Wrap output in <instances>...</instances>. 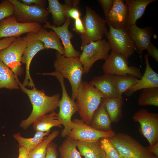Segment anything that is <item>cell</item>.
<instances>
[{
	"mask_svg": "<svg viewBox=\"0 0 158 158\" xmlns=\"http://www.w3.org/2000/svg\"><path fill=\"white\" fill-rule=\"evenodd\" d=\"M20 88L28 96L32 107V111L28 117L23 120L20 126L24 130L27 129L37 118L41 116L54 111L59 107L60 100V95L56 94L49 96L44 91L38 90L34 86L29 89L24 86L17 79Z\"/></svg>",
	"mask_w": 158,
	"mask_h": 158,
	"instance_id": "obj_1",
	"label": "cell"
},
{
	"mask_svg": "<svg viewBox=\"0 0 158 158\" xmlns=\"http://www.w3.org/2000/svg\"><path fill=\"white\" fill-rule=\"evenodd\" d=\"M104 96L94 87L82 81L78 88L75 102L81 119L90 125L92 115Z\"/></svg>",
	"mask_w": 158,
	"mask_h": 158,
	"instance_id": "obj_2",
	"label": "cell"
},
{
	"mask_svg": "<svg viewBox=\"0 0 158 158\" xmlns=\"http://www.w3.org/2000/svg\"><path fill=\"white\" fill-rule=\"evenodd\" d=\"M55 54L56 58L54 63V67L56 71L59 72L64 78L68 80L72 88L71 98L74 101L84 73L83 65L78 57H66L57 51Z\"/></svg>",
	"mask_w": 158,
	"mask_h": 158,
	"instance_id": "obj_3",
	"label": "cell"
},
{
	"mask_svg": "<svg viewBox=\"0 0 158 158\" xmlns=\"http://www.w3.org/2000/svg\"><path fill=\"white\" fill-rule=\"evenodd\" d=\"M36 34L29 32L24 37H18L8 46L0 51V60L17 76L23 73L24 69L21 63L22 57L26 48Z\"/></svg>",
	"mask_w": 158,
	"mask_h": 158,
	"instance_id": "obj_4",
	"label": "cell"
},
{
	"mask_svg": "<svg viewBox=\"0 0 158 158\" xmlns=\"http://www.w3.org/2000/svg\"><path fill=\"white\" fill-rule=\"evenodd\" d=\"M85 9V14L82 19L85 32L80 35L81 51L90 42L102 40L108 31L105 19L89 6Z\"/></svg>",
	"mask_w": 158,
	"mask_h": 158,
	"instance_id": "obj_5",
	"label": "cell"
},
{
	"mask_svg": "<svg viewBox=\"0 0 158 158\" xmlns=\"http://www.w3.org/2000/svg\"><path fill=\"white\" fill-rule=\"evenodd\" d=\"M120 155L133 158H151L147 147L127 133H119L107 138Z\"/></svg>",
	"mask_w": 158,
	"mask_h": 158,
	"instance_id": "obj_6",
	"label": "cell"
},
{
	"mask_svg": "<svg viewBox=\"0 0 158 158\" xmlns=\"http://www.w3.org/2000/svg\"><path fill=\"white\" fill-rule=\"evenodd\" d=\"M10 1L14 6L13 16L18 22L41 24L47 21L50 13L44 7L34 4L26 5L17 0Z\"/></svg>",
	"mask_w": 158,
	"mask_h": 158,
	"instance_id": "obj_7",
	"label": "cell"
},
{
	"mask_svg": "<svg viewBox=\"0 0 158 158\" xmlns=\"http://www.w3.org/2000/svg\"><path fill=\"white\" fill-rule=\"evenodd\" d=\"M110 49L109 44L105 39L92 42L85 46L79 57L83 66L84 73H88L97 61L106 59Z\"/></svg>",
	"mask_w": 158,
	"mask_h": 158,
	"instance_id": "obj_8",
	"label": "cell"
},
{
	"mask_svg": "<svg viewBox=\"0 0 158 158\" xmlns=\"http://www.w3.org/2000/svg\"><path fill=\"white\" fill-rule=\"evenodd\" d=\"M102 68L106 74L119 75L130 74L138 78H140L142 75L140 68L129 66L127 58L112 51L105 60Z\"/></svg>",
	"mask_w": 158,
	"mask_h": 158,
	"instance_id": "obj_9",
	"label": "cell"
},
{
	"mask_svg": "<svg viewBox=\"0 0 158 158\" xmlns=\"http://www.w3.org/2000/svg\"><path fill=\"white\" fill-rule=\"evenodd\" d=\"M133 120L140 124L139 131L152 146L158 142V114L145 109H140L133 115Z\"/></svg>",
	"mask_w": 158,
	"mask_h": 158,
	"instance_id": "obj_10",
	"label": "cell"
},
{
	"mask_svg": "<svg viewBox=\"0 0 158 158\" xmlns=\"http://www.w3.org/2000/svg\"><path fill=\"white\" fill-rule=\"evenodd\" d=\"M109 30L105 34L111 51L120 54L128 59L137 51L135 46L130 38L128 30L109 26Z\"/></svg>",
	"mask_w": 158,
	"mask_h": 158,
	"instance_id": "obj_11",
	"label": "cell"
},
{
	"mask_svg": "<svg viewBox=\"0 0 158 158\" xmlns=\"http://www.w3.org/2000/svg\"><path fill=\"white\" fill-rule=\"evenodd\" d=\"M60 83L62 90V96L59 102V111L57 118L61 124L64 126L61 135L62 137L65 138L67 137L72 129L73 123L71 118L78 111V110L74 101L70 97L67 93L64 81L61 80Z\"/></svg>",
	"mask_w": 158,
	"mask_h": 158,
	"instance_id": "obj_12",
	"label": "cell"
},
{
	"mask_svg": "<svg viewBox=\"0 0 158 158\" xmlns=\"http://www.w3.org/2000/svg\"><path fill=\"white\" fill-rule=\"evenodd\" d=\"M72 121L73 128L67 137L77 140L97 142L102 138L113 136L116 134L113 130L104 132L96 130L86 124L81 119L75 118Z\"/></svg>",
	"mask_w": 158,
	"mask_h": 158,
	"instance_id": "obj_13",
	"label": "cell"
},
{
	"mask_svg": "<svg viewBox=\"0 0 158 158\" xmlns=\"http://www.w3.org/2000/svg\"><path fill=\"white\" fill-rule=\"evenodd\" d=\"M42 27V25L38 23L18 22L13 16L0 21V38L18 37L22 34L31 32L36 33Z\"/></svg>",
	"mask_w": 158,
	"mask_h": 158,
	"instance_id": "obj_14",
	"label": "cell"
},
{
	"mask_svg": "<svg viewBox=\"0 0 158 158\" xmlns=\"http://www.w3.org/2000/svg\"><path fill=\"white\" fill-rule=\"evenodd\" d=\"M71 22V19H66L62 25L56 27L47 21L43 26L44 28H50L54 31L58 35L63 46L64 56L66 57H79L80 53L74 48L71 42L73 34L69 30L68 27Z\"/></svg>",
	"mask_w": 158,
	"mask_h": 158,
	"instance_id": "obj_15",
	"label": "cell"
},
{
	"mask_svg": "<svg viewBox=\"0 0 158 158\" xmlns=\"http://www.w3.org/2000/svg\"><path fill=\"white\" fill-rule=\"evenodd\" d=\"M128 9L123 0H113L112 8L105 20L109 27L120 29L125 28L128 21Z\"/></svg>",
	"mask_w": 158,
	"mask_h": 158,
	"instance_id": "obj_16",
	"label": "cell"
},
{
	"mask_svg": "<svg viewBox=\"0 0 158 158\" xmlns=\"http://www.w3.org/2000/svg\"><path fill=\"white\" fill-rule=\"evenodd\" d=\"M149 56L147 53L144 56L146 64L144 73L136 84L124 93L126 96L130 97L135 92L141 89L149 87H158V74L150 66Z\"/></svg>",
	"mask_w": 158,
	"mask_h": 158,
	"instance_id": "obj_17",
	"label": "cell"
},
{
	"mask_svg": "<svg viewBox=\"0 0 158 158\" xmlns=\"http://www.w3.org/2000/svg\"><path fill=\"white\" fill-rule=\"evenodd\" d=\"M35 36L26 48L21 60V62L26 64L25 76L22 84L25 87L28 86L31 88H33L35 85L30 73V68L31 62L36 54L44 49L43 43L36 39Z\"/></svg>",
	"mask_w": 158,
	"mask_h": 158,
	"instance_id": "obj_18",
	"label": "cell"
},
{
	"mask_svg": "<svg viewBox=\"0 0 158 158\" xmlns=\"http://www.w3.org/2000/svg\"><path fill=\"white\" fill-rule=\"evenodd\" d=\"M128 31L135 46L137 51L140 54L139 57L142 59L143 51L147 49L151 42V40L153 34V29L151 26L140 28L135 24L131 27Z\"/></svg>",
	"mask_w": 158,
	"mask_h": 158,
	"instance_id": "obj_19",
	"label": "cell"
},
{
	"mask_svg": "<svg viewBox=\"0 0 158 158\" xmlns=\"http://www.w3.org/2000/svg\"><path fill=\"white\" fill-rule=\"evenodd\" d=\"M115 75L104 74L95 77L89 83L101 93L105 98H109L119 95L115 87Z\"/></svg>",
	"mask_w": 158,
	"mask_h": 158,
	"instance_id": "obj_20",
	"label": "cell"
},
{
	"mask_svg": "<svg viewBox=\"0 0 158 158\" xmlns=\"http://www.w3.org/2000/svg\"><path fill=\"white\" fill-rule=\"evenodd\" d=\"M157 0H125L124 2L128 9V16L126 25L125 28L128 30L136 24V21L143 15L146 7L151 3Z\"/></svg>",
	"mask_w": 158,
	"mask_h": 158,
	"instance_id": "obj_21",
	"label": "cell"
},
{
	"mask_svg": "<svg viewBox=\"0 0 158 158\" xmlns=\"http://www.w3.org/2000/svg\"><path fill=\"white\" fill-rule=\"evenodd\" d=\"M35 38L43 43L44 49H54L61 54L64 55V51L60 42L61 39L54 30H51L48 31L42 27L36 33Z\"/></svg>",
	"mask_w": 158,
	"mask_h": 158,
	"instance_id": "obj_22",
	"label": "cell"
},
{
	"mask_svg": "<svg viewBox=\"0 0 158 158\" xmlns=\"http://www.w3.org/2000/svg\"><path fill=\"white\" fill-rule=\"evenodd\" d=\"M112 122L101 101L99 105L94 112L90 126L94 128L102 131L109 132L112 130Z\"/></svg>",
	"mask_w": 158,
	"mask_h": 158,
	"instance_id": "obj_23",
	"label": "cell"
},
{
	"mask_svg": "<svg viewBox=\"0 0 158 158\" xmlns=\"http://www.w3.org/2000/svg\"><path fill=\"white\" fill-rule=\"evenodd\" d=\"M102 101L111 122H118L122 116L123 99L122 95L109 98H102Z\"/></svg>",
	"mask_w": 158,
	"mask_h": 158,
	"instance_id": "obj_24",
	"label": "cell"
},
{
	"mask_svg": "<svg viewBox=\"0 0 158 158\" xmlns=\"http://www.w3.org/2000/svg\"><path fill=\"white\" fill-rule=\"evenodd\" d=\"M77 147L80 155L85 158H105L100 140L92 142L78 140Z\"/></svg>",
	"mask_w": 158,
	"mask_h": 158,
	"instance_id": "obj_25",
	"label": "cell"
},
{
	"mask_svg": "<svg viewBox=\"0 0 158 158\" xmlns=\"http://www.w3.org/2000/svg\"><path fill=\"white\" fill-rule=\"evenodd\" d=\"M58 114L54 111L48 114L43 115L33 123V128L35 132H45L50 130L53 127L61 128V124L57 118Z\"/></svg>",
	"mask_w": 158,
	"mask_h": 158,
	"instance_id": "obj_26",
	"label": "cell"
},
{
	"mask_svg": "<svg viewBox=\"0 0 158 158\" xmlns=\"http://www.w3.org/2000/svg\"><path fill=\"white\" fill-rule=\"evenodd\" d=\"M18 78L12 70L0 60V89H19Z\"/></svg>",
	"mask_w": 158,
	"mask_h": 158,
	"instance_id": "obj_27",
	"label": "cell"
},
{
	"mask_svg": "<svg viewBox=\"0 0 158 158\" xmlns=\"http://www.w3.org/2000/svg\"><path fill=\"white\" fill-rule=\"evenodd\" d=\"M50 130L45 132H36L34 136L31 138L22 137L20 133L13 134V136L18 142L19 147L24 148L28 152L34 149L48 135Z\"/></svg>",
	"mask_w": 158,
	"mask_h": 158,
	"instance_id": "obj_28",
	"label": "cell"
},
{
	"mask_svg": "<svg viewBox=\"0 0 158 158\" xmlns=\"http://www.w3.org/2000/svg\"><path fill=\"white\" fill-rule=\"evenodd\" d=\"M48 10L52 15L53 25L56 27L61 26L66 19L63 5L58 0H48Z\"/></svg>",
	"mask_w": 158,
	"mask_h": 158,
	"instance_id": "obj_29",
	"label": "cell"
},
{
	"mask_svg": "<svg viewBox=\"0 0 158 158\" xmlns=\"http://www.w3.org/2000/svg\"><path fill=\"white\" fill-rule=\"evenodd\" d=\"M78 140L67 137L59 148L61 158H82L77 150Z\"/></svg>",
	"mask_w": 158,
	"mask_h": 158,
	"instance_id": "obj_30",
	"label": "cell"
},
{
	"mask_svg": "<svg viewBox=\"0 0 158 158\" xmlns=\"http://www.w3.org/2000/svg\"><path fill=\"white\" fill-rule=\"evenodd\" d=\"M138 102L140 106H152L158 107V87H149L142 89L139 96Z\"/></svg>",
	"mask_w": 158,
	"mask_h": 158,
	"instance_id": "obj_31",
	"label": "cell"
},
{
	"mask_svg": "<svg viewBox=\"0 0 158 158\" xmlns=\"http://www.w3.org/2000/svg\"><path fill=\"white\" fill-rule=\"evenodd\" d=\"M59 133V131L57 130L49 133L34 149L29 152L28 158H45L48 145Z\"/></svg>",
	"mask_w": 158,
	"mask_h": 158,
	"instance_id": "obj_32",
	"label": "cell"
},
{
	"mask_svg": "<svg viewBox=\"0 0 158 158\" xmlns=\"http://www.w3.org/2000/svg\"><path fill=\"white\" fill-rule=\"evenodd\" d=\"M139 79L130 74L114 75V84L119 95H122L132 86L136 84Z\"/></svg>",
	"mask_w": 158,
	"mask_h": 158,
	"instance_id": "obj_33",
	"label": "cell"
},
{
	"mask_svg": "<svg viewBox=\"0 0 158 158\" xmlns=\"http://www.w3.org/2000/svg\"><path fill=\"white\" fill-rule=\"evenodd\" d=\"M79 0H65L63 4L65 14L67 18L75 20L80 18L81 13L79 8Z\"/></svg>",
	"mask_w": 158,
	"mask_h": 158,
	"instance_id": "obj_34",
	"label": "cell"
},
{
	"mask_svg": "<svg viewBox=\"0 0 158 158\" xmlns=\"http://www.w3.org/2000/svg\"><path fill=\"white\" fill-rule=\"evenodd\" d=\"M100 142L105 152V158H120V154L108 138L101 139Z\"/></svg>",
	"mask_w": 158,
	"mask_h": 158,
	"instance_id": "obj_35",
	"label": "cell"
},
{
	"mask_svg": "<svg viewBox=\"0 0 158 158\" xmlns=\"http://www.w3.org/2000/svg\"><path fill=\"white\" fill-rule=\"evenodd\" d=\"M13 5L10 0H3L0 3V21L13 15Z\"/></svg>",
	"mask_w": 158,
	"mask_h": 158,
	"instance_id": "obj_36",
	"label": "cell"
},
{
	"mask_svg": "<svg viewBox=\"0 0 158 158\" xmlns=\"http://www.w3.org/2000/svg\"><path fill=\"white\" fill-rule=\"evenodd\" d=\"M58 153L57 145L52 142H50L47 147V152L45 158H57Z\"/></svg>",
	"mask_w": 158,
	"mask_h": 158,
	"instance_id": "obj_37",
	"label": "cell"
},
{
	"mask_svg": "<svg viewBox=\"0 0 158 158\" xmlns=\"http://www.w3.org/2000/svg\"><path fill=\"white\" fill-rule=\"evenodd\" d=\"M97 1L102 8L105 18H106L112 8L113 0H98Z\"/></svg>",
	"mask_w": 158,
	"mask_h": 158,
	"instance_id": "obj_38",
	"label": "cell"
},
{
	"mask_svg": "<svg viewBox=\"0 0 158 158\" xmlns=\"http://www.w3.org/2000/svg\"><path fill=\"white\" fill-rule=\"evenodd\" d=\"M73 30L80 35L85 33L84 26L80 18L74 20Z\"/></svg>",
	"mask_w": 158,
	"mask_h": 158,
	"instance_id": "obj_39",
	"label": "cell"
},
{
	"mask_svg": "<svg viewBox=\"0 0 158 158\" xmlns=\"http://www.w3.org/2000/svg\"><path fill=\"white\" fill-rule=\"evenodd\" d=\"M146 50L147 51V54L149 55L152 57L157 62H158V49L151 42Z\"/></svg>",
	"mask_w": 158,
	"mask_h": 158,
	"instance_id": "obj_40",
	"label": "cell"
},
{
	"mask_svg": "<svg viewBox=\"0 0 158 158\" xmlns=\"http://www.w3.org/2000/svg\"><path fill=\"white\" fill-rule=\"evenodd\" d=\"M16 37H5L0 40V51L8 46L17 39Z\"/></svg>",
	"mask_w": 158,
	"mask_h": 158,
	"instance_id": "obj_41",
	"label": "cell"
},
{
	"mask_svg": "<svg viewBox=\"0 0 158 158\" xmlns=\"http://www.w3.org/2000/svg\"><path fill=\"white\" fill-rule=\"evenodd\" d=\"M20 1L26 5H30L33 4L44 7L47 2L45 0H21Z\"/></svg>",
	"mask_w": 158,
	"mask_h": 158,
	"instance_id": "obj_42",
	"label": "cell"
},
{
	"mask_svg": "<svg viewBox=\"0 0 158 158\" xmlns=\"http://www.w3.org/2000/svg\"><path fill=\"white\" fill-rule=\"evenodd\" d=\"M147 147L148 150L150 153L154 154L158 157V142L152 146H149Z\"/></svg>",
	"mask_w": 158,
	"mask_h": 158,
	"instance_id": "obj_43",
	"label": "cell"
},
{
	"mask_svg": "<svg viewBox=\"0 0 158 158\" xmlns=\"http://www.w3.org/2000/svg\"><path fill=\"white\" fill-rule=\"evenodd\" d=\"M19 156L18 158H28V152L23 147H19Z\"/></svg>",
	"mask_w": 158,
	"mask_h": 158,
	"instance_id": "obj_44",
	"label": "cell"
},
{
	"mask_svg": "<svg viewBox=\"0 0 158 158\" xmlns=\"http://www.w3.org/2000/svg\"><path fill=\"white\" fill-rule=\"evenodd\" d=\"M120 155V158H133L131 157H128V156L122 155Z\"/></svg>",
	"mask_w": 158,
	"mask_h": 158,
	"instance_id": "obj_45",
	"label": "cell"
},
{
	"mask_svg": "<svg viewBox=\"0 0 158 158\" xmlns=\"http://www.w3.org/2000/svg\"><path fill=\"white\" fill-rule=\"evenodd\" d=\"M158 158V157L155 155V156H153L152 158Z\"/></svg>",
	"mask_w": 158,
	"mask_h": 158,
	"instance_id": "obj_46",
	"label": "cell"
}]
</instances>
